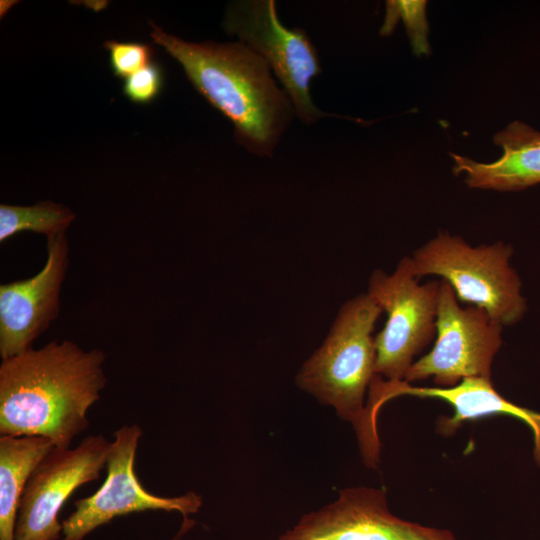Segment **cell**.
<instances>
[{
	"instance_id": "obj_1",
	"label": "cell",
	"mask_w": 540,
	"mask_h": 540,
	"mask_svg": "<svg viewBox=\"0 0 540 540\" xmlns=\"http://www.w3.org/2000/svg\"><path fill=\"white\" fill-rule=\"evenodd\" d=\"M105 359L100 349L63 340L2 360L1 436L44 437L69 448L88 428V410L106 386Z\"/></svg>"
},
{
	"instance_id": "obj_2",
	"label": "cell",
	"mask_w": 540,
	"mask_h": 540,
	"mask_svg": "<svg viewBox=\"0 0 540 540\" xmlns=\"http://www.w3.org/2000/svg\"><path fill=\"white\" fill-rule=\"evenodd\" d=\"M149 24L154 43L182 66L195 89L234 125L236 141L255 155L271 157L296 113L265 60L240 42H187Z\"/></svg>"
},
{
	"instance_id": "obj_3",
	"label": "cell",
	"mask_w": 540,
	"mask_h": 540,
	"mask_svg": "<svg viewBox=\"0 0 540 540\" xmlns=\"http://www.w3.org/2000/svg\"><path fill=\"white\" fill-rule=\"evenodd\" d=\"M382 313L366 293L346 301L323 344L304 362L297 385L350 422L365 464L376 467L380 452L366 425L365 394L376 376L373 329Z\"/></svg>"
},
{
	"instance_id": "obj_4",
	"label": "cell",
	"mask_w": 540,
	"mask_h": 540,
	"mask_svg": "<svg viewBox=\"0 0 540 540\" xmlns=\"http://www.w3.org/2000/svg\"><path fill=\"white\" fill-rule=\"evenodd\" d=\"M513 248L503 241L472 246L441 231L411 256L418 279L438 276L458 301L484 309L504 326L517 323L527 309L522 283L510 264Z\"/></svg>"
},
{
	"instance_id": "obj_5",
	"label": "cell",
	"mask_w": 540,
	"mask_h": 540,
	"mask_svg": "<svg viewBox=\"0 0 540 540\" xmlns=\"http://www.w3.org/2000/svg\"><path fill=\"white\" fill-rule=\"evenodd\" d=\"M419 280L411 256L403 257L392 274L376 269L369 278L367 294L387 314L375 336V372L387 381H404L415 357L436 336L440 281Z\"/></svg>"
},
{
	"instance_id": "obj_6",
	"label": "cell",
	"mask_w": 540,
	"mask_h": 540,
	"mask_svg": "<svg viewBox=\"0 0 540 540\" xmlns=\"http://www.w3.org/2000/svg\"><path fill=\"white\" fill-rule=\"evenodd\" d=\"M223 28L265 60L290 98L296 116L308 125L328 114L312 101L310 84L322 71L307 33L284 26L274 0H240L228 5Z\"/></svg>"
},
{
	"instance_id": "obj_7",
	"label": "cell",
	"mask_w": 540,
	"mask_h": 540,
	"mask_svg": "<svg viewBox=\"0 0 540 540\" xmlns=\"http://www.w3.org/2000/svg\"><path fill=\"white\" fill-rule=\"evenodd\" d=\"M439 281L434 345L412 364L404 381L433 377L438 387H451L464 378H490L493 359L502 345L503 326L482 308L462 307L452 287Z\"/></svg>"
},
{
	"instance_id": "obj_8",
	"label": "cell",
	"mask_w": 540,
	"mask_h": 540,
	"mask_svg": "<svg viewBox=\"0 0 540 540\" xmlns=\"http://www.w3.org/2000/svg\"><path fill=\"white\" fill-rule=\"evenodd\" d=\"M138 424L124 425L114 432L107 457V476L92 495L74 502V511L62 521L61 540H83L114 518L145 511L178 512L184 518L202 506V497L191 491L175 497L148 492L135 473V457L142 436Z\"/></svg>"
},
{
	"instance_id": "obj_9",
	"label": "cell",
	"mask_w": 540,
	"mask_h": 540,
	"mask_svg": "<svg viewBox=\"0 0 540 540\" xmlns=\"http://www.w3.org/2000/svg\"><path fill=\"white\" fill-rule=\"evenodd\" d=\"M111 441L89 435L74 448H55L31 474L17 516L15 540H61L59 512L73 492L96 481L106 466Z\"/></svg>"
},
{
	"instance_id": "obj_10",
	"label": "cell",
	"mask_w": 540,
	"mask_h": 540,
	"mask_svg": "<svg viewBox=\"0 0 540 540\" xmlns=\"http://www.w3.org/2000/svg\"><path fill=\"white\" fill-rule=\"evenodd\" d=\"M278 540H455V536L394 516L384 490L362 486L340 490L334 502L302 515Z\"/></svg>"
},
{
	"instance_id": "obj_11",
	"label": "cell",
	"mask_w": 540,
	"mask_h": 540,
	"mask_svg": "<svg viewBox=\"0 0 540 540\" xmlns=\"http://www.w3.org/2000/svg\"><path fill=\"white\" fill-rule=\"evenodd\" d=\"M69 264L66 234L47 239V260L36 275L0 285V356L21 354L60 312V294Z\"/></svg>"
},
{
	"instance_id": "obj_12",
	"label": "cell",
	"mask_w": 540,
	"mask_h": 540,
	"mask_svg": "<svg viewBox=\"0 0 540 540\" xmlns=\"http://www.w3.org/2000/svg\"><path fill=\"white\" fill-rule=\"evenodd\" d=\"M373 393L380 405L401 396L438 398L454 409L451 417H441L437 430L445 435L453 433L462 423L484 416L508 415L526 423L534 435V457L540 464V413L518 406L500 395L487 377L464 378L451 387H419L406 381H387L378 378Z\"/></svg>"
},
{
	"instance_id": "obj_13",
	"label": "cell",
	"mask_w": 540,
	"mask_h": 540,
	"mask_svg": "<svg viewBox=\"0 0 540 540\" xmlns=\"http://www.w3.org/2000/svg\"><path fill=\"white\" fill-rule=\"evenodd\" d=\"M494 143L502 148L503 154L492 163L450 153L453 172L464 173L470 188L515 191L540 183L539 131L514 121L494 136Z\"/></svg>"
},
{
	"instance_id": "obj_14",
	"label": "cell",
	"mask_w": 540,
	"mask_h": 540,
	"mask_svg": "<svg viewBox=\"0 0 540 540\" xmlns=\"http://www.w3.org/2000/svg\"><path fill=\"white\" fill-rule=\"evenodd\" d=\"M53 447L44 437H0V540H15L18 511L27 482Z\"/></svg>"
},
{
	"instance_id": "obj_15",
	"label": "cell",
	"mask_w": 540,
	"mask_h": 540,
	"mask_svg": "<svg viewBox=\"0 0 540 540\" xmlns=\"http://www.w3.org/2000/svg\"><path fill=\"white\" fill-rule=\"evenodd\" d=\"M75 218L70 208L52 201L28 206L1 204L0 242L24 231L44 234L47 239L54 238L66 234Z\"/></svg>"
},
{
	"instance_id": "obj_16",
	"label": "cell",
	"mask_w": 540,
	"mask_h": 540,
	"mask_svg": "<svg viewBox=\"0 0 540 540\" xmlns=\"http://www.w3.org/2000/svg\"><path fill=\"white\" fill-rule=\"evenodd\" d=\"M426 1L391 0L386 2V16L380 29L383 36L389 35L402 19L416 55L429 54L427 41L428 23L426 19Z\"/></svg>"
},
{
	"instance_id": "obj_17",
	"label": "cell",
	"mask_w": 540,
	"mask_h": 540,
	"mask_svg": "<svg viewBox=\"0 0 540 540\" xmlns=\"http://www.w3.org/2000/svg\"><path fill=\"white\" fill-rule=\"evenodd\" d=\"M110 66L115 76L126 79L136 71L152 63L153 49L139 42L106 41Z\"/></svg>"
},
{
	"instance_id": "obj_18",
	"label": "cell",
	"mask_w": 540,
	"mask_h": 540,
	"mask_svg": "<svg viewBox=\"0 0 540 540\" xmlns=\"http://www.w3.org/2000/svg\"><path fill=\"white\" fill-rule=\"evenodd\" d=\"M162 86V70L152 62L125 79L123 92L134 103L148 104L160 94Z\"/></svg>"
},
{
	"instance_id": "obj_19",
	"label": "cell",
	"mask_w": 540,
	"mask_h": 540,
	"mask_svg": "<svg viewBox=\"0 0 540 540\" xmlns=\"http://www.w3.org/2000/svg\"><path fill=\"white\" fill-rule=\"evenodd\" d=\"M193 525H194V522L192 520L185 518L180 531L176 534L173 540H180L182 536L185 534V532H187Z\"/></svg>"
}]
</instances>
